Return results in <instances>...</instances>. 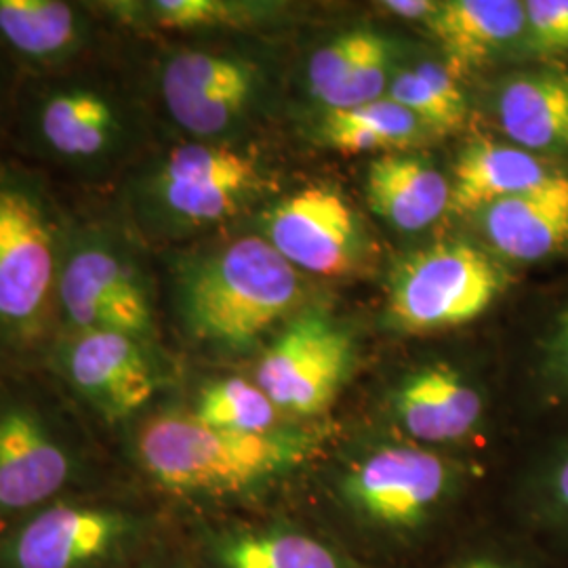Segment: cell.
Here are the masks:
<instances>
[{
  "instance_id": "cell-33",
  "label": "cell",
  "mask_w": 568,
  "mask_h": 568,
  "mask_svg": "<svg viewBox=\"0 0 568 568\" xmlns=\"http://www.w3.org/2000/svg\"><path fill=\"white\" fill-rule=\"evenodd\" d=\"M131 568H199L190 551L185 548L182 537V528L161 544L159 548L152 549L145 558Z\"/></svg>"
},
{
  "instance_id": "cell-11",
  "label": "cell",
  "mask_w": 568,
  "mask_h": 568,
  "mask_svg": "<svg viewBox=\"0 0 568 568\" xmlns=\"http://www.w3.org/2000/svg\"><path fill=\"white\" fill-rule=\"evenodd\" d=\"M265 89L264 63L239 49L182 44L161 53L148 74V98L190 142H236Z\"/></svg>"
},
{
  "instance_id": "cell-31",
  "label": "cell",
  "mask_w": 568,
  "mask_h": 568,
  "mask_svg": "<svg viewBox=\"0 0 568 568\" xmlns=\"http://www.w3.org/2000/svg\"><path fill=\"white\" fill-rule=\"evenodd\" d=\"M525 37L528 53L551 58L568 53V0H527Z\"/></svg>"
},
{
  "instance_id": "cell-24",
  "label": "cell",
  "mask_w": 568,
  "mask_h": 568,
  "mask_svg": "<svg viewBox=\"0 0 568 568\" xmlns=\"http://www.w3.org/2000/svg\"><path fill=\"white\" fill-rule=\"evenodd\" d=\"M562 169L514 143L478 140L467 145L453 169L448 211L467 215L523 194Z\"/></svg>"
},
{
  "instance_id": "cell-28",
  "label": "cell",
  "mask_w": 568,
  "mask_h": 568,
  "mask_svg": "<svg viewBox=\"0 0 568 568\" xmlns=\"http://www.w3.org/2000/svg\"><path fill=\"white\" fill-rule=\"evenodd\" d=\"M520 405L539 424L568 410V302L535 347L520 386Z\"/></svg>"
},
{
  "instance_id": "cell-20",
  "label": "cell",
  "mask_w": 568,
  "mask_h": 568,
  "mask_svg": "<svg viewBox=\"0 0 568 568\" xmlns=\"http://www.w3.org/2000/svg\"><path fill=\"white\" fill-rule=\"evenodd\" d=\"M495 114L509 142L535 156H568V70H525L499 84Z\"/></svg>"
},
{
  "instance_id": "cell-29",
  "label": "cell",
  "mask_w": 568,
  "mask_h": 568,
  "mask_svg": "<svg viewBox=\"0 0 568 568\" xmlns=\"http://www.w3.org/2000/svg\"><path fill=\"white\" fill-rule=\"evenodd\" d=\"M434 568H565L525 532L490 516Z\"/></svg>"
},
{
  "instance_id": "cell-22",
  "label": "cell",
  "mask_w": 568,
  "mask_h": 568,
  "mask_svg": "<svg viewBox=\"0 0 568 568\" xmlns=\"http://www.w3.org/2000/svg\"><path fill=\"white\" fill-rule=\"evenodd\" d=\"M366 203L400 232H422L450 204V182L426 159L389 152L366 169Z\"/></svg>"
},
{
  "instance_id": "cell-19",
  "label": "cell",
  "mask_w": 568,
  "mask_h": 568,
  "mask_svg": "<svg viewBox=\"0 0 568 568\" xmlns=\"http://www.w3.org/2000/svg\"><path fill=\"white\" fill-rule=\"evenodd\" d=\"M488 244L506 260L537 264L568 251V171L478 213Z\"/></svg>"
},
{
  "instance_id": "cell-17",
  "label": "cell",
  "mask_w": 568,
  "mask_h": 568,
  "mask_svg": "<svg viewBox=\"0 0 568 568\" xmlns=\"http://www.w3.org/2000/svg\"><path fill=\"white\" fill-rule=\"evenodd\" d=\"M300 272L342 276L354 272L366 253V236L339 192L305 187L265 211L255 232Z\"/></svg>"
},
{
  "instance_id": "cell-21",
  "label": "cell",
  "mask_w": 568,
  "mask_h": 568,
  "mask_svg": "<svg viewBox=\"0 0 568 568\" xmlns=\"http://www.w3.org/2000/svg\"><path fill=\"white\" fill-rule=\"evenodd\" d=\"M103 18L124 37L248 32L281 11L253 0H95Z\"/></svg>"
},
{
  "instance_id": "cell-9",
  "label": "cell",
  "mask_w": 568,
  "mask_h": 568,
  "mask_svg": "<svg viewBox=\"0 0 568 568\" xmlns=\"http://www.w3.org/2000/svg\"><path fill=\"white\" fill-rule=\"evenodd\" d=\"M95 199L72 203L58 284L60 333L100 328L163 344L150 246L108 196Z\"/></svg>"
},
{
  "instance_id": "cell-2",
  "label": "cell",
  "mask_w": 568,
  "mask_h": 568,
  "mask_svg": "<svg viewBox=\"0 0 568 568\" xmlns=\"http://www.w3.org/2000/svg\"><path fill=\"white\" fill-rule=\"evenodd\" d=\"M335 426L337 419L239 434L204 426L166 396L110 447L133 485L187 523L286 506Z\"/></svg>"
},
{
  "instance_id": "cell-10",
  "label": "cell",
  "mask_w": 568,
  "mask_h": 568,
  "mask_svg": "<svg viewBox=\"0 0 568 568\" xmlns=\"http://www.w3.org/2000/svg\"><path fill=\"white\" fill-rule=\"evenodd\" d=\"M39 368L108 443L171 396L183 375L163 344L100 328L61 331Z\"/></svg>"
},
{
  "instance_id": "cell-5",
  "label": "cell",
  "mask_w": 568,
  "mask_h": 568,
  "mask_svg": "<svg viewBox=\"0 0 568 568\" xmlns=\"http://www.w3.org/2000/svg\"><path fill=\"white\" fill-rule=\"evenodd\" d=\"M121 480L110 443L41 368H0V535L65 495Z\"/></svg>"
},
{
  "instance_id": "cell-34",
  "label": "cell",
  "mask_w": 568,
  "mask_h": 568,
  "mask_svg": "<svg viewBox=\"0 0 568 568\" xmlns=\"http://www.w3.org/2000/svg\"><path fill=\"white\" fill-rule=\"evenodd\" d=\"M387 13L403 20H432L440 7L436 0H387L384 2Z\"/></svg>"
},
{
  "instance_id": "cell-7",
  "label": "cell",
  "mask_w": 568,
  "mask_h": 568,
  "mask_svg": "<svg viewBox=\"0 0 568 568\" xmlns=\"http://www.w3.org/2000/svg\"><path fill=\"white\" fill-rule=\"evenodd\" d=\"M270 190L262 159L236 142H183L150 152L108 196L143 243L220 227Z\"/></svg>"
},
{
  "instance_id": "cell-4",
  "label": "cell",
  "mask_w": 568,
  "mask_h": 568,
  "mask_svg": "<svg viewBox=\"0 0 568 568\" xmlns=\"http://www.w3.org/2000/svg\"><path fill=\"white\" fill-rule=\"evenodd\" d=\"M302 295V272L255 232L169 260L180 333L220 363H251Z\"/></svg>"
},
{
  "instance_id": "cell-23",
  "label": "cell",
  "mask_w": 568,
  "mask_h": 568,
  "mask_svg": "<svg viewBox=\"0 0 568 568\" xmlns=\"http://www.w3.org/2000/svg\"><path fill=\"white\" fill-rule=\"evenodd\" d=\"M171 396L194 419L217 429L272 434L286 426H297L284 417L244 368L183 371L182 382Z\"/></svg>"
},
{
  "instance_id": "cell-18",
  "label": "cell",
  "mask_w": 568,
  "mask_h": 568,
  "mask_svg": "<svg viewBox=\"0 0 568 568\" xmlns=\"http://www.w3.org/2000/svg\"><path fill=\"white\" fill-rule=\"evenodd\" d=\"M520 464L497 478L495 516L568 568V410Z\"/></svg>"
},
{
  "instance_id": "cell-12",
  "label": "cell",
  "mask_w": 568,
  "mask_h": 568,
  "mask_svg": "<svg viewBox=\"0 0 568 568\" xmlns=\"http://www.w3.org/2000/svg\"><path fill=\"white\" fill-rule=\"evenodd\" d=\"M375 413L365 426L483 462L480 453L493 438L495 392L478 373L436 358L410 366L384 384Z\"/></svg>"
},
{
  "instance_id": "cell-32",
  "label": "cell",
  "mask_w": 568,
  "mask_h": 568,
  "mask_svg": "<svg viewBox=\"0 0 568 568\" xmlns=\"http://www.w3.org/2000/svg\"><path fill=\"white\" fill-rule=\"evenodd\" d=\"M21 79L23 77L16 68V63L9 60L0 49V150H4V140H7V131H9V122L13 114Z\"/></svg>"
},
{
  "instance_id": "cell-1",
  "label": "cell",
  "mask_w": 568,
  "mask_h": 568,
  "mask_svg": "<svg viewBox=\"0 0 568 568\" xmlns=\"http://www.w3.org/2000/svg\"><path fill=\"white\" fill-rule=\"evenodd\" d=\"M488 464L337 419L286 504L371 568H434L495 516Z\"/></svg>"
},
{
  "instance_id": "cell-16",
  "label": "cell",
  "mask_w": 568,
  "mask_h": 568,
  "mask_svg": "<svg viewBox=\"0 0 568 568\" xmlns=\"http://www.w3.org/2000/svg\"><path fill=\"white\" fill-rule=\"evenodd\" d=\"M122 41L95 0H0V49L21 77L77 68Z\"/></svg>"
},
{
  "instance_id": "cell-27",
  "label": "cell",
  "mask_w": 568,
  "mask_h": 568,
  "mask_svg": "<svg viewBox=\"0 0 568 568\" xmlns=\"http://www.w3.org/2000/svg\"><path fill=\"white\" fill-rule=\"evenodd\" d=\"M457 77L445 63L422 61L396 70L386 98L406 108L432 133H453L464 126L467 103Z\"/></svg>"
},
{
  "instance_id": "cell-25",
  "label": "cell",
  "mask_w": 568,
  "mask_h": 568,
  "mask_svg": "<svg viewBox=\"0 0 568 568\" xmlns=\"http://www.w3.org/2000/svg\"><path fill=\"white\" fill-rule=\"evenodd\" d=\"M525 21V2L518 0H443L427 28L457 74L520 41Z\"/></svg>"
},
{
  "instance_id": "cell-6",
  "label": "cell",
  "mask_w": 568,
  "mask_h": 568,
  "mask_svg": "<svg viewBox=\"0 0 568 568\" xmlns=\"http://www.w3.org/2000/svg\"><path fill=\"white\" fill-rule=\"evenodd\" d=\"M68 192L0 150V368H39L60 333Z\"/></svg>"
},
{
  "instance_id": "cell-8",
  "label": "cell",
  "mask_w": 568,
  "mask_h": 568,
  "mask_svg": "<svg viewBox=\"0 0 568 568\" xmlns=\"http://www.w3.org/2000/svg\"><path fill=\"white\" fill-rule=\"evenodd\" d=\"M182 523L129 478L65 495L0 535V568H131Z\"/></svg>"
},
{
  "instance_id": "cell-15",
  "label": "cell",
  "mask_w": 568,
  "mask_h": 568,
  "mask_svg": "<svg viewBox=\"0 0 568 568\" xmlns=\"http://www.w3.org/2000/svg\"><path fill=\"white\" fill-rule=\"evenodd\" d=\"M182 537L199 568H371L288 506L187 520Z\"/></svg>"
},
{
  "instance_id": "cell-3",
  "label": "cell",
  "mask_w": 568,
  "mask_h": 568,
  "mask_svg": "<svg viewBox=\"0 0 568 568\" xmlns=\"http://www.w3.org/2000/svg\"><path fill=\"white\" fill-rule=\"evenodd\" d=\"M124 41L77 68L23 77L4 150L65 192L110 196L150 148V105Z\"/></svg>"
},
{
  "instance_id": "cell-13",
  "label": "cell",
  "mask_w": 568,
  "mask_h": 568,
  "mask_svg": "<svg viewBox=\"0 0 568 568\" xmlns=\"http://www.w3.org/2000/svg\"><path fill=\"white\" fill-rule=\"evenodd\" d=\"M293 424H331L358 371L349 331L323 312H307L278 331L244 368Z\"/></svg>"
},
{
  "instance_id": "cell-26",
  "label": "cell",
  "mask_w": 568,
  "mask_h": 568,
  "mask_svg": "<svg viewBox=\"0 0 568 568\" xmlns=\"http://www.w3.org/2000/svg\"><path fill=\"white\" fill-rule=\"evenodd\" d=\"M427 129L406 108L382 98L344 110H325L321 140L344 154L363 152H403L419 142Z\"/></svg>"
},
{
  "instance_id": "cell-14",
  "label": "cell",
  "mask_w": 568,
  "mask_h": 568,
  "mask_svg": "<svg viewBox=\"0 0 568 568\" xmlns=\"http://www.w3.org/2000/svg\"><path fill=\"white\" fill-rule=\"evenodd\" d=\"M504 272L464 241L436 243L398 267L389 291V323L406 335L467 325L504 291Z\"/></svg>"
},
{
  "instance_id": "cell-30",
  "label": "cell",
  "mask_w": 568,
  "mask_h": 568,
  "mask_svg": "<svg viewBox=\"0 0 568 568\" xmlns=\"http://www.w3.org/2000/svg\"><path fill=\"white\" fill-rule=\"evenodd\" d=\"M371 32L373 30H349L326 42L325 47H321L312 55L307 65V82L310 93L316 102L323 103L326 108L333 93L339 89V84L347 79L354 63L361 58Z\"/></svg>"
}]
</instances>
